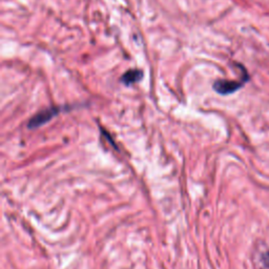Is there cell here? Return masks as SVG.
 <instances>
[{
  "label": "cell",
  "instance_id": "obj_1",
  "mask_svg": "<svg viewBox=\"0 0 269 269\" xmlns=\"http://www.w3.org/2000/svg\"><path fill=\"white\" fill-rule=\"evenodd\" d=\"M66 110H68V107L56 106V107H49V109H46V110L39 112L29 121L28 129H30V130L38 129V127L44 125L49 120H52L54 117H56L60 112L66 111Z\"/></svg>",
  "mask_w": 269,
  "mask_h": 269
},
{
  "label": "cell",
  "instance_id": "obj_2",
  "mask_svg": "<svg viewBox=\"0 0 269 269\" xmlns=\"http://www.w3.org/2000/svg\"><path fill=\"white\" fill-rule=\"evenodd\" d=\"M244 80L234 81V80H217L213 83V89L220 95H229L237 92L243 86Z\"/></svg>",
  "mask_w": 269,
  "mask_h": 269
},
{
  "label": "cell",
  "instance_id": "obj_3",
  "mask_svg": "<svg viewBox=\"0 0 269 269\" xmlns=\"http://www.w3.org/2000/svg\"><path fill=\"white\" fill-rule=\"evenodd\" d=\"M143 78V72L141 70H130L126 73H124L121 77V82L125 84L126 86H130L134 83H137L141 81V79Z\"/></svg>",
  "mask_w": 269,
  "mask_h": 269
}]
</instances>
